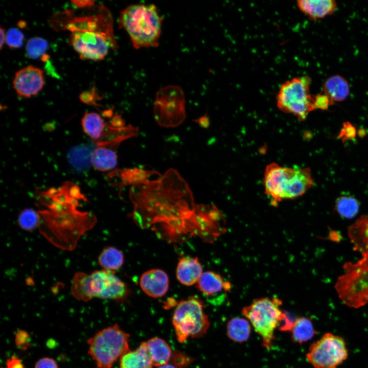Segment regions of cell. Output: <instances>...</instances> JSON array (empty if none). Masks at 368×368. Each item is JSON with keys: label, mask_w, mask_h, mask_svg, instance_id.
<instances>
[{"label": "cell", "mask_w": 368, "mask_h": 368, "mask_svg": "<svg viewBox=\"0 0 368 368\" xmlns=\"http://www.w3.org/2000/svg\"><path fill=\"white\" fill-rule=\"evenodd\" d=\"M356 135V129L349 122H344L338 134V137L342 142L354 139Z\"/></svg>", "instance_id": "obj_32"}, {"label": "cell", "mask_w": 368, "mask_h": 368, "mask_svg": "<svg viewBox=\"0 0 368 368\" xmlns=\"http://www.w3.org/2000/svg\"><path fill=\"white\" fill-rule=\"evenodd\" d=\"M185 98L182 89L176 86H168L156 94L154 106L157 123L165 127H175L185 119Z\"/></svg>", "instance_id": "obj_12"}, {"label": "cell", "mask_w": 368, "mask_h": 368, "mask_svg": "<svg viewBox=\"0 0 368 368\" xmlns=\"http://www.w3.org/2000/svg\"><path fill=\"white\" fill-rule=\"evenodd\" d=\"M24 36L22 33L16 28H11L6 33V42L13 49L19 48L22 45Z\"/></svg>", "instance_id": "obj_31"}, {"label": "cell", "mask_w": 368, "mask_h": 368, "mask_svg": "<svg viewBox=\"0 0 368 368\" xmlns=\"http://www.w3.org/2000/svg\"><path fill=\"white\" fill-rule=\"evenodd\" d=\"M91 163L94 167L102 171L113 169L117 164V156L111 149L105 146L99 147L93 151Z\"/></svg>", "instance_id": "obj_22"}, {"label": "cell", "mask_w": 368, "mask_h": 368, "mask_svg": "<svg viewBox=\"0 0 368 368\" xmlns=\"http://www.w3.org/2000/svg\"><path fill=\"white\" fill-rule=\"evenodd\" d=\"M157 368H176V367L172 364H166L158 366Z\"/></svg>", "instance_id": "obj_39"}, {"label": "cell", "mask_w": 368, "mask_h": 368, "mask_svg": "<svg viewBox=\"0 0 368 368\" xmlns=\"http://www.w3.org/2000/svg\"><path fill=\"white\" fill-rule=\"evenodd\" d=\"M146 344L153 366L167 364L172 358L171 348L164 339L154 337L149 339Z\"/></svg>", "instance_id": "obj_21"}, {"label": "cell", "mask_w": 368, "mask_h": 368, "mask_svg": "<svg viewBox=\"0 0 368 368\" xmlns=\"http://www.w3.org/2000/svg\"><path fill=\"white\" fill-rule=\"evenodd\" d=\"M0 30V49H2L5 41H6V33L2 27H1Z\"/></svg>", "instance_id": "obj_38"}, {"label": "cell", "mask_w": 368, "mask_h": 368, "mask_svg": "<svg viewBox=\"0 0 368 368\" xmlns=\"http://www.w3.org/2000/svg\"><path fill=\"white\" fill-rule=\"evenodd\" d=\"M292 340L302 343L311 339L316 334V331L310 319L305 317L297 318L290 331Z\"/></svg>", "instance_id": "obj_23"}, {"label": "cell", "mask_w": 368, "mask_h": 368, "mask_svg": "<svg viewBox=\"0 0 368 368\" xmlns=\"http://www.w3.org/2000/svg\"><path fill=\"white\" fill-rule=\"evenodd\" d=\"M43 71L28 65L17 71L13 80V87L17 94L28 98L36 95L44 85Z\"/></svg>", "instance_id": "obj_13"}, {"label": "cell", "mask_w": 368, "mask_h": 368, "mask_svg": "<svg viewBox=\"0 0 368 368\" xmlns=\"http://www.w3.org/2000/svg\"><path fill=\"white\" fill-rule=\"evenodd\" d=\"M18 222L21 228L26 231H32L39 224L40 218L35 211L26 209L20 213Z\"/></svg>", "instance_id": "obj_30"}, {"label": "cell", "mask_w": 368, "mask_h": 368, "mask_svg": "<svg viewBox=\"0 0 368 368\" xmlns=\"http://www.w3.org/2000/svg\"><path fill=\"white\" fill-rule=\"evenodd\" d=\"M98 263L103 269L113 271L119 269L124 263L123 252L118 249L105 247L98 257Z\"/></svg>", "instance_id": "obj_25"}, {"label": "cell", "mask_w": 368, "mask_h": 368, "mask_svg": "<svg viewBox=\"0 0 368 368\" xmlns=\"http://www.w3.org/2000/svg\"><path fill=\"white\" fill-rule=\"evenodd\" d=\"M202 273V267L197 258L183 257L179 260L176 276L182 285L189 286L196 284Z\"/></svg>", "instance_id": "obj_16"}, {"label": "cell", "mask_w": 368, "mask_h": 368, "mask_svg": "<svg viewBox=\"0 0 368 368\" xmlns=\"http://www.w3.org/2000/svg\"><path fill=\"white\" fill-rule=\"evenodd\" d=\"M71 289L75 298L84 302L94 297L121 301L128 294L125 283L113 271L105 269L96 270L90 274L76 273Z\"/></svg>", "instance_id": "obj_5"}, {"label": "cell", "mask_w": 368, "mask_h": 368, "mask_svg": "<svg viewBox=\"0 0 368 368\" xmlns=\"http://www.w3.org/2000/svg\"><path fill=\"white\" fill-rule=\"evenodd\" d=\"M120 183L122 186H135L149 180L148 178L154 172L139 168L118 170Z\"/></svg>", "instance_id": "obj_26"}, {"label": "cell", "mask_w": 368, "mask_h": 368, "mask_svg": "<svg viewBox=\"0 0 368 368\" xmlns=\"http://www.w3.org/2000/svg\"><path fill=\"white\" fill-rule=\"evenodd\" d=\"M169 284L167 274L159 268L145 271L140 279V285L143 291L153 298L164 296L168 290Z\"/></svg>", "instance_id": "obj_14"}, {"label": "cell", "mask_w": 368, "mask_h": 368, "mask_svg": "<svg viewBox=\"0 0 368 368\" xmlns=\"http://www.w3.org/2000/svg\"><path fill=\"white\" fill-rule=\"evenodd\" d=\"M111 16L105 12L94 17L78 19L68 25L70 43L82 59H103L110 49L117 47Z\"/></svg>", "instance_id": "obj_2"}, {"label": "cell", "mask_w": 368, "mask_h": 368, "mask_svg": "<svg viewBox=\"0 0 368 368\" xmlns=\"http://www.w3.org/2000/svg\"><path fill=\"white\" fill-rule=\"evenodd\" d=\"M359 209V202L350 196H341L335 202V210L343 218L351 219L354 217Z\"/></svg>", "instance_id": "obj_28"}, {"label": "cell", "mask_w": 368, "mask_h": 368, "mask_svg": "<svg viewBox=\"0 0 368 368\" xmlns=\"http://www.w3.org/2000/svg\"><path fill=\"white\" fill-rule=\"evenodd\" d=\"M34 368H58V366L54 359L45 357L39 359L35 363Z\"/></svg>", "instance_id": "obj_34"}, {"label": "cell", "mask_w": 368, "mask_h": 368, "mask_svg": "<svg viewBox=\"0 0 368 368\" xmlns=\"http://www.w3.org/2000/svg\"><path fill=\"white\" fill-rule=\"evenodd\" d=\"M296 5L303 13L313 20L332 15L337 7L334 0H297Z\"/></svg>", "instance_id": "obj_15"}, {"label": "cell", "mask_w": 368, "mask_h": 368, "mask_svg": "<svg viewBox=\"0 0 368 368\" xmlns=\"http://www.w3.org/2000/svg\"><path fill=\"white\" fill-rule=\"evenodd\" d=\"M310 83L311 79L307 76L294 77L283 82L276 96L278 108L300 120H305L315 109L314 97L310 93Z\"/></svg>", "instance_id": "obj_10"}, {"label": "cell", "mask_w": 368, "mask_h": 368, "mask_svg": "<svg viewBox=\"0 0 368 368\" xmlns=\"http://www.w3.org/2000/svg\"><path fill=\"white\" fill-rule=\"evenodd\" d=\"M263 182L265 193L273 205L301 196L314 184L309 168L283 167L276 163L266 167Z\"/></svg>", "instance_id": "obj_4"}, {"label": "cell", "mask_w": 368, "mask_h": 368, "mask_svg": "<svg viewBox=\"0 0 368 368\" xmlns=\"http://www.w3.org/2000/svg\"><path fill=\"white\" fill-rule=\"evenodd\" d=\"M129 334L117 325L103 329L87 340L88 354L98 368H111L113 363L129 351Z\"/></svg>", "instance_id": "obj_8"}, {"label": "cell", "mask_w": 368, "mask_h": 368, "mask_svg": "<svg viewBox=\"0 0 368 368\" xmlns=\"http://www.w3.org/2000/svg\"><path fill=\"white\" fill-rule=\"evenodd\" d=\"M348 356L344 339L328 332L310 346L306 358L314 368H337Z\"/></svg>", "instance_id": "obj_11"}, {"label": "cell", "mask_w": 368, "mask_h": 368, "mask_svg": "<svg viewBox=\"0 0 368 368\" xmlns=\"http://www.w3.org/2000/svg\"><path fill=\"white\" fill-rule=\"evenodd\" d=\"M282 304L279 298L263 297L255 300L242 310V314L261 336L262 346L268 350L275 339V330L279 329L288 318L280 309Z\"/></svg>", "instance_id": "obj_6"}, {"label": "cell", "mask_w": 368, "mask_h": 368, "mask_svg": "<svg viewBox=\"0 0 368 368\" xmlns=\"http://www.w3.org/2000/svg\"><path fill=\"white\" fill-rule=\"evenodd\" d=\"M72 2L78 8L89 7L94 5V1H73Z\"/></svg>", "instance_id": "obj_36"}, {"label": "cell", "mask_w": 368, "mask_h": 368, "mask_svg": "<svg viewBox=\"0 0 368 368\" xmlns=\"http://www.w3.org/2000/svg\"><path fill=\"white\" fill-rule=\"evenodd\" d=\"M345 271L336 281L339 297L348 307L358 308L368 304V250L355 263L344 264Z\"/></svg>", "instance_id": "obj_7"}, {"label": "cell", "mask_w": 368, "mask_h": 368, "mask_svg": "<svg viewBox=\"0 0 368 368\" xmlns=\"http://www.w3.org/2000/svg\"><path fill=\"white\" fill-rule=\"evenodd\" d=\"M350 89L348 81L339 75L327 78L323 85V93L333 102H341L347 98Z\"/></svg>", "instance_id": "obj_20"}, {"label": "cell", "mask_w": 368, "mask_h": 368, "mask_svg": "<svg viewBox=\"0 0 368 368\" xmlns=\"http://www.w3.org/2000/svg\"><path fill=\"white\" fill-rule=\"evenodd\" d=\"M162 21L153 4L130 5L119 17L120 27L127 32L136 49L158 45Z\"/></svg>", "instance_id": "obj_3"}, {"label": "cell", "mask_w": 368, "mask_h": 368, "mask_svg": "<svg viewBox=\"0 0 368 368\" xmlns=\"http://www.w3.org/2000/svg\"><path fill=\"white\" fill-rule=\"evenodd\" d=\"M7 368H24L21 361L17 358L12 357L7 362Z\"/></svg>", "instance_id": "obj_35"}, {"label": "cell", "mask_w": 368, "mask_h": 368, "mask_svg": "<svg viewBox=\"0 0 368 368\" xmlns=\"http://www.w3.org/2000/svg\"><path fill=\"white\" fill-rule=\"evenodd\" d=\"M204 308L203 301L194 296L178 303L172 321L179 342L201 337L207 332L210 323Z\"/></svg>", "instance_id": "obj_9"}, {"label": "cell", "mask_w": 368, "mask_h": 368, "mask_svg": "<svg viewBox=\"0 0 368 368\" xmlns=\"http://www.w3.org/2000/svg\"><path fill=\"white\" fill-rule=\"evenodd\" d=\"M334 104V102L324 93L319 94L314 97V105L315 108L327 110L329 106Z\"/></svg>", "instance_id": "obj_33"}, {"label": "cell", "mask_w": 368, "mask_h": 368, "mask_svg": "<svg viewBox=\"0 0 368 368\" xmlns=\"http://www.w3.org/2000/svg\"><path fill=\"white\" fill-rule=\"evenodd\" d=\"M48 46L47 41L41 37L31 38L26 44V54L29 58L32 59L42 57L45 54Z\"/></svg>", "instance_id": "obj_29"}, {"label": "cell", "mask_w": 368, "mask_h": 368, "mask_svg": "<svg viewBox=\"0 0 368 368\" xmlns=\"http://www.w3.org/2000/svg\"><path fill=\"white\" fill-rule=\"evenodd\" d=\"M226 329L229 338L240 343L247 340L251 332L249 322L239 317L231 319L227 324Z\"/></svg>", "instance_id": "obj_24"}, {"label": "cell", "mask_w": 368, "mask_h": 368, "mask_svg": "<svg viewBox=\"0 0 368 368\" xmlns=\"http://www.w3.org/2000/svg\"><path fill=\"white\" fill-rule=\"evenodd\" d=\"M129 196L137 213L168 216L190 214L194 209L191 189L173 169H169L157 180H149L131 186Z\"/></svg>", "instance_id": "obj_1"}, {"label": "cell", "mask_w": 368, "mask_h": 368, "mask_svg": "<svg viewBox=\"0 0 368 368\" xmlns=\"http://www.w3.org/2000/svg\"><path fill=\"white\" fill-rule=\"evenodd\" d=\"M173 357L175 358V363L176 364L185 365L189 363L190 360L188 357L184 356L183 355H180V353Z\"/></svg>", "instance_id": "obj_37"}, {"label": "cell", "mask_w": 368, "mask_h": 368, "mask_svg": "<svg viewBox=\"0 0 368 368\" xmlns=\"http://www.w3.org/2000/svg\"><path fill=\"white\" fill-rule=\"evenodd\" d=\"M348 236L354 249L361 254L368 250V215H362L351 225Z\"/></svg>", "instance_id": "obj_19"}, {"label": "cell", "mask_w": 368, "mask_h": 368, "mask_svg": "<svg viewBox=\"0 0 368 368\" xmlns=\"http://www.w3.org/2000/svg\"><path fill=\"white\" fill-rule=\"evenodd\" d=\"M153 364L146 342L141 343L134 351H129L120 358V368H152Z\"/></svg>", "instance_id": "obj_18"}, {"label": "cell", "mask_w": 368, "mask_h": 368, "mask_svg": "<svg viewBox=\"0 0 368 368\" xmlns=\"http://www.w3.org/2000/svg\"><path fill=\"white\" fill-rule=\"evenodd\" d=\"M93 151L85 146L80 145L72 149L68 153L70 164L79 170L85 169L91 163V156Z\"/></svg>", "instance_id": "obj_27"}, {"label": "cell", "mask_w": 368, "mask_h": 368, "mask_svg": "<svg viewBox=\"0 0 368 368\" xmlns=\"http://www.w3.org/2000/svg\"><path fill=\"white\" fill-rule=\"evenodd\" d=\"M197 288L204 295L211 297L225 294L231 288V284L215 272L206 271L202 273L197 283Z\"/></svg>", "instance_id": "obj_17"}]
</instances>
